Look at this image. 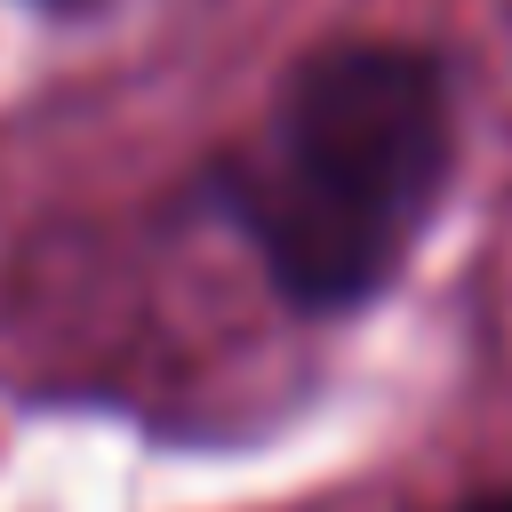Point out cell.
I'll return each mask as SVG.
<instances>
[{
    "label": "cell",
    "mask_w": 512,
    "mask_h": 512,
    "mask_svg": "<svg viewBox=\"0 0 512 512\" xmlns=\"http://www.w3.org/2000/svg\"><path fill=\"white\" fill-rule=\"evenodd\" d=\"M448 184V80L416 48L344 40L288 72L224 200L304 312L368 304Z\"/></svg>",
    "instance_id": "obj_1"
},
{
    "label": "cell",
    "mask_w": 512,
    "mask_h": 512,
    "mask_svg": "<svg viewBox=\"0 0 512 512\" xmlns=\"http://www.w3.org/2000/svg\"><path fill=\"white\" fill-rule=\"evenodd\" d=\"M464 512H512V496H480V504H464Z\"/></svg>",
    "instance_id": "obj_2"
}]
</instances>
